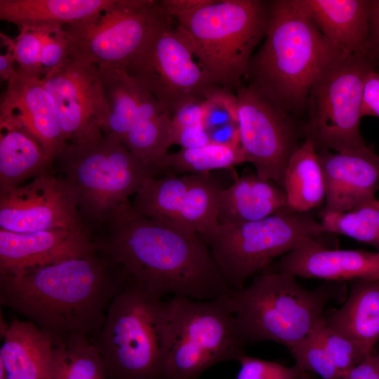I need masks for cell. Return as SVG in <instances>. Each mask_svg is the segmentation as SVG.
I'll return each instance as SVG.
<instances>
[{"instance_id":"28","label":"cell","mask_w":379,"mask_h":379,"mask_svg":"<svg viewBox=\"0 0 379 379\" xmlns=\"http://www.w3.org/2000/svg\"><path fill=\"white\" fill-rule=\"evenodd\" d=\"M245 162L240 147L209 143L168 153L152 165L154 176L209 173L213 170L230 168Z\"/></svg>"},{"instance_id":"12","label":"cell","mask_w":379,"mask_h":379,"mask_svg":"<svg viewBox=\"0 0 379 379\" xmlns=\"http://www.w3.org/2000/svg\"><path fill=\"white\" fill-rule=\"evenodd\" d=\"M167 15L161 0H126L119 8L65 25L69 58L123 69Z\"/></svg>"},{"instance_id":"20","label":"cell","mask_w":379,"mask_h":379,"mask_svg":"<svg viewBox=\"0 0 379 379\" xmlns=\"http://www.w3.org/2000/svg\"><path fill=\"white\" fill-rule=\"evenodd\" d=\"M274 271L329 281H379V252L331 249L322 241L306 242L284 255Z\"/></svg>"},{"instance_id":"45","label":"cell","mask_w":379,"mask_h":379,"mask_svg":"<svg viewBox=\"0 0 379 379\" xmlns=\"http://www.w3.org/2000/svg\"><path fill=\"white\" fill-rule=\"evenodd\" d=\"M300 379H312L308 375L307 373H306V371H303L302 374V376H301V378Z\"/></svg>"},{"instance_id":"5","label":"cell","mask_w":379,"mask_h":379,"mask_svg":"<svg viewBox=\"0 0 379 379\" xmlns=\"http://www.w3.org/2000/svg\"><path fill=\"white\" fill-rule=\"evenodd\" d=\"M200 67L235 92L246 80L252 53L265 37L270 1L203 0L172 17Z\"/></svg>"},{"instance_id":"31","label":"cell","mask_w":379,"mask_h":379,"mask_svg":"<svg viewBox=\"0 0 379 379\" xmlns=\"http://www.w3.org/2000/svg\"><path fill=\"white\" fill-rule=\"evenodd\" d=\"M323 346L335 366L343 373L371 356L357 343L332 330L323 317L310 333Z\"/></svg>"},{"instance_id":"3","label":"cell","mask_w":379,"mask_h":379,"mask_svg":"<svg viewBox=\"0 0 379 379\" xmlns=\"http://www.w3.org/2000/svg\"><path fill=\"white\" fill-rule=\"evenodd\" d=\"M269 1L268 27L247 84L295 117L305 112L316 79L347 53L322 33L302 0Z\"/></svg>"},{"instance_id":"26","label":"cell","mask_w":379,"mask_h":379,"mask_svg":"<svg viewBox=\"0 0 379 379\" xmlns=\"http://www.w3.org/2000/svg\"><path fill=\"white\" fill-rule=\"evenodd\" d=\"M0 193L53 171L41 142L20 125L0 122Z\"/></svg>"},{"instance_id":"41","label":"cell","mask_w":379,"mask_h":379,"mask_svg":"<svg viewBox=\"0 0 379 379\" xmlns=\"http://www.w3.org/2000/svg\"><path fill=\"white\" fill-rule=\"evenodd\" d=\"M340 379H379V352L343 373Z\"/></svg>"},{"instance_id":"7","label":"cell","mask_w":379,"mask_h":379,"mask_svg":"<svg viewBox=\"0 0 379 379\" xmlns=\"http://www.w3.org/2000/svg\"><path fill=\"white\" fill-rule=\"evenodd\" d=\"M164 357L161 379H199L220 363L237 360L246 343L220 298L164 300Z\"/></svg>"},{"instance_id":"14","label":"cell","mask_w":379,"mask_h":379,"mask_svg":"<svg viewBox=\"0 0 379 379\" xmlns=\"http://www.w3.org/2000/svg\"><path fill=\"white\" fill-rule=\"evenodd\" d=\"M220 189L209 173L148 176L131 204L143 216L201 234L219 222Z\"/></svg>"},{"instance_id":"35","label":"cell","mask_w":379,"mask_h":379,"mask_svg":"<svg viewBox=\"0 0 379 379\" xmlns=\"http://www.w3.org/2000/svg\"><path fill=\"white\" fill-rule=\"evenodd\" d=\"M237 361L240 368L236 379H300L304 371L296 364L288 367L275 361L250 357L246 353Z\"/></svg>"},{"instance_id":"33","label":"cell","mask_w":379,"mask_h":379,"mask_svg":"<svg viewBox=\"0 0 379 379\" xmlns=\"http://www.w3.org/2000/svg\"><path fill=\"white\" fill-rule=\"evenodd\" d=\"M20 33L13 40L2 33V41L8 44L14 53L18 67L22 72L42 79V37L39 30L19 29Z\"/></svg>"},{"instance_id":"36","label":"cell","mask_w":379,"mask_h":379,"mask_svg":"<svg viewBox=\"0 0 379 379\" xmlns=\"http://www.w3.org/2000/svg\"><path fill=\"white\" fill-rule=\"evenodd\" d=\"M39 31L42 37L41 66L44 76L70 59L69 46L63 27Z\"/></svg>"},{"instance_id":"25","label":"cell","mask_w":379,"mask_h":379,"mask_svg":"<svg viewBox=\"0 0 379 379\" xmlns=\"http://www.w3.org/2000/svg\"><path fill=\"white\" fill-rule=\"evenodd\" d=\"M323 318L332 330L371 354L379 342V281L350 282L342 307L325 311Z\"/></svg>"},{"instance_id":"39","label":"cell","mask_w":379,"mask_h":379,"mask_svg":"<svg viewBox=\"0 0 379 379\" xmlns=\"http://www.w3.org/2000/svg\"><path fill=\"white\" fill-rule=\"evenodd\" d=\"M209 143L208 133L203 124L185 127L172 133V144L182 149L200 147Z\"/></svg>"},{"instance_id":"2","label":"cell","mask_w":379,"mask_h":379,"mask_svg":"<svg viewBox=\"0 0 379 379\" xmlns=\"http://www.w3.org/2000/svg\"><path fill=\"white\" fill-rule=\"evenodd\" d=\"M127 284L97 251L84 257L0 274V302L49 336L53 344L93 339L108 308Z\"/></svg>"},{"instance_id":"43","label":"cell","mask_w":379,"mask_h":379,"mask_svg":"<svg viewBox=\"0 0 379 379\" xmlns=\"http://www.w3.org/2000/svg\"><path fill=\"white\" fill-rule=\"evenodd\" d=\"M4 44L7 51L0 55V77L1 80L8 82L16 73L17 67L15 66L16 60L11 46L7 43Z\"/></svg>"},{"instance_id":"6","label":"cell","mask_w":379,"mask_h":379,"mask_svg":"<svg viewBox=\"0 0 379 379\" xmlns=\"http://www.w3.org/2000/svg\"><path fill=\"white\" fill-rule=\"evenodd\" d=\"M53 170L73 192L92 234L147 177L154 176L150 166L106 134L88 143L67 142L55 157Z\"/></svg>"},{"instance_id":"9","label":"cell","mask_w":379,"mask_h":379,"mask_svg":"<svg viewBox=\"0 0 379 379\" xmlns=\"http://www.w3.org/2000/svg\"><path fill=\"white\" fill-rule=\"evenodd\" d=\"M164 326L162 298L133 285L117 294L92 339L109 379H161Z\"/></svg>"},{"instance_id":"22","label":"cell","mask_w":379,"mask_h":379,"mask_svg":"<svg viewBox=\"0 0 379 379\" xmlns=\"http://www.w3.org/2000/svg\"><path fill=\"white\" fill-rule=\"evenodd\" d=\"M219 222L241 223L256 221L288 208L284 190L270 180L257 174L238 178L217 194Z\"/></svg>"},{"instance_id":"42","label":"cell","mask_w":379,"mask_h":379,"mask_svg":"<svg viewBox=\"0 0 379 379\" xmlns=\"http://www.w3.org/2000/svg\"><path fill=\"white\" fill-rule=\"evenodd\" d=\"M208 133L211 143L241 147L238 121L225 124Z\"/></svg>"},{"instance_id":"4","label":"cell","mask_w":379,"mask_h":379,"mask_svg":"<svg viewBox=\"0 0 379 379\" xmlns=\"http://www.w3.org/2000/svg\"><path fill=\"white\" fill-rule=\"evenodd\" d=\"M295 278L269 267L248 286L221 297L246 344L269 340L290 348L311 333L331 300L345 293L343 281L307 289Z\"/></svg>"},{"instance_id":"44","label":"cell","mask_w":379,"mask_h":379,"mask_svg":"<svg viewBox=\"0 0 379 379\" xmlns=\"http://www.w3.org/2000/svg\"><path fill=\"white\" fill-rule=\"evenodd\" d=\"M0 379H8L5 368L1 363H0Z\"/></svg>"},{"instance_id":"34","label":"cell","mask_w":379,"mask_h":379,"mask_svg":"<svg viewBox=\"0 0 379 379\" xmlns=\"http://www.w3.org/2000/svg\"><path fill=\"white\" fill-rule=\"evenodd\" d=\"M238 121L235 92L218 86L204 100L202 124L210 131L225 124Z\"/></svg>"},{"instance_id":"38","label":"cell","mask_w":379,"mask_h":379,"mask_svg":"<svg viewBox=\"0 0 379 379\" xmlns=\"http://www.w3.org/2000/svg\"><path fill=\"white\" fill-rule=\"evenodd\" d=\"M205 100L188 102L180 106L172 115V133L182 128L202 124Z\"/></svg>"},{"instance_id":"11","label":"cell","mask_w":379,"mask_h":379,"mask_svg":"<svg viewBox=\"0 0 379 379\" xmlns=\"http://www.w3.org/2000/svg\"><path fill=\"white\" fill-rule=\"evenodd\" d=\"M193 57L173 18L167 15L152 29L123 69L172 116L182 105L205 100L220 86Z\"/></svg>"},{"instance_id":"13","label":"cell","mask_w":379,"mask_h":379,"mask_svg":"<svg viewBox=\"0 0 379 379\" xmlns=\"http://www.w3.org/2000/svg\"><path fill=\"white\" fill-rule=\"evenodd\" d=\"M240 146L256 174L284 190L288 161L301 135L294 117L250 85L235 91Z\"/></svg>"},{"instance_id":"27","label":"cell","mask_w":379,"mask_h":379,"mask_svg":"<svg viewBox=\"0 0 379 379\" xmlns=\"http://www.w3.org/2000/svg\"><path fill=\"white\" fill-rule=\"evenodd\" d=\"M284 190L288 208L307 213L325 200V184L318 152L305 139L291 157L284 175Z\"/></svg>"},{"instance_id":"32","label":"cell","mask_w":379,"mask_h":379,"mask_svg":"<svg viewBox=\"0 0 379 379\" xmlns=\"http://www.w3.org/2000/svg\"><path fill=\"white\" fill-rule=\"evenodd\" d=\"M303 371L317 373L322 379H340L343 375L321 343L310 333L288 349Z\"/></svg>"},{"instance_id":"16","label":"cell","mask_w":379,"mask_h":379,"mask_svg":"<svg viewBox=\"0 0 379 379\" xmlns=\"http://www.w3.org/2000/svg\"><path fill=\"white\" fill-rule=\"evenodd\" d=\"M0 229L17 233L69 230L93 236L73 192L53 170L0 193Z\"/></svg>"},{"instance_id":"8","label":"cell","mask_w":379,"mask_h":379,"mask_svg":"<svg viewBox=\"0 0 379 379\" xmlns=\"http://www.w3.org/2000/svg\"><path fill=\"white\" fill-rule=\"evenodd\" d=\"M326 234L307 213L286 208L256 221L218 222L199 236L229 287L237 291L249 278L269 268L275 258L306 242L322 241Z\"/></svg>"},{"instance_id":"1","label":"cell","mask_w":379,"mask_h":379,"mask_svg":"<svg viewBox=\"0 0 379 379\" xmlns=\"http://www.w3.org/2000/svg\"><path fill=\"white\" fill-rule=\"evenodd\" d=\"M97 252L114 264L127 286L163 298L218 299L232 289L198 234L143 216L129 200L93 235Z\"/></svg>"},{"instance_id":"40","label":"cell","mask_w":379,"mask_h":379,"mask_svg":"<svg viewBox=\"0 0 379 379\" xmlns=\"http://www.w3.org/2000/svg\"><path fill=\"white\" fill-rule=\"evenodd\" d=\"M365 52L376 66H379V0H372L370 32Z\"/></svg>"},{"instance_id":"37","label":"cell","mask_w":379,"mask_h":379,"mask_svg":"<svg viewBox=\"0 0 379 379\" xmlns=\"http://www.w3.org/2000/svg\"><path fill=\"white\" fill-rule=\"evenodd\" d=\"M361 116L379 117V71L377 69L371 70L364 80Z\"/></svg>"},{"instance_id":"29","label":"cell","mask_w":379,"mask_h":379,"mask_svg":"<svg viewBox=\"0 0 379 379\" xmlns=\"http://www.w3.org/2000/svg\"><path fill=\"white\" fill-rule=\"evenodd\" d=\"M50 379H109L97 345L86 337L53 344Z\"/></svg>"},{"instance_id":"17","label":"cell","mask_w":379,"mask_h":379,"mask_svg":"<svg viewBox=\"0 0 379 379\" xmlns=\"http://www.w3.org/2000/svg\"><path fill=\"white\" fill-rule=\"evenodd\" d=\"M318 152L325 184L321 213H346L379 200V156L367 146L350 151Z\"/></svg>"},{"instance_id":"30","label":"cell","mask_w":379,"mask_h":379,"mask_svg":"<svg viewBox=\"0 0 379 379\" xmlns=\"http://www.w3.org/2000/svg\"><path fill=\"white\" fill-rule=\"evenodd\" d=\"M321 218L327 234L350 237L379 252V201L346 213H321Z\"/></svg>"},{"instance_id":"24","label":"cell","mask_w":379,"mask_h":379,"mask_svg":"<svg viewBox=\"0 0 379 379\" xmlns=\"http://www.w3.org/2000/svg\"><path fill=\"white\" fill-rule=\"evenodd\" d=\"M322 33L347 53H365L372 0H302Z\"/></svg>"},{"instance_id":"19","label":"cell","mask_w":379,"mask_h":379,"mask_svg":"<svg viewBox=\"0 0 379 379\" xmlns=\"http://www.w3.org/2000/svg\"><path fill=\"white\" fill-rule=\"evenodd\" d=\"M93 236L69 230L17 233L0 229V274L84 257L95 251Z\"/></svg>"},{"instance_id":"10","label":"cell","mask_w":379,"mask_h":379,"mask_svg":"<svg viewBox=\"0 0 379 379\" xmlns=\"http://www.w3.org/2000/svg\"><path fill=\"white\" fill-rule=\"evenodd\" d=\"M374 69L377 66L366 53H345L314 81L300 132L317 152L366 146L360 132L362 91L367 74Z\"/></svg>"},{"instance_id":"18","label":"cell","mask_w":379,"mask_h":379,"mask_svg":"<svg viewBox=\"0 0 379 379\" xmlns=\"http://www.w3.org/2000/svg\"><path fill=\"white\" fill-rule=\"evenodd\" d=\"M0 122L20 125L29 131L41 142L52 163L67 144L55 104L41 79L18 67L1 98Z\"/></svg>"},{"instance_id":"21","label":"cell","mask_w":379,"mask_h":379,"mask_svg":"<svg viewBox=\"0 0 379 379\" xmlns=\"http://www.w3.org/2000/svg\"><path fill=\"white\" fill-rule=\"evenodd\" d=\"M126 0H0V19L19 29L46 30L77 23Z\"/></svg>"},{"instance_id":"23","label":"cell","mask_w":379,"mask_h":379,"mask_svg":"<svg viewBox=\"0 0 379 379\" xmlns=\"http://www.w3.org/2000/svg\"><path fill=\"white\" fill-rule=\"evenodd\" d=\"M0 363L8 379H50L51 338L27 320L14 317L1 333Z\"/></svg>"},{"instance_id":"15","label":"cell","mask_w":379,"mask_h":379,"mask_svg":"<svg viewBox=\"0 0 379 379\" xmlns=\"http://www.w3.org/2000/svg\"><path fill=\"white\" fill-rule=\"evenodd\" d=\"M41 81L53 100L67 142L88 143L103 135L109 106L97 65L70 58Z\"/></svg>"}]
</instances>
